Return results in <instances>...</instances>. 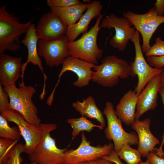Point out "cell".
I'll list each match as a JSON object with an SVG mask.
<instances>
[{
    "label": "cell",
    "instance_id": "obj_14",
    "mask_svg": "<svg viewBox=\"0 0 164 164\" xmlns=\"http://www.w3.org/2000/svg\"><path fill=\"white\" fill-rule=\"evenodd\" d=\"M67 27L58 16L51 11L43 15L35 30L39 39L51 40L66 35Z\"/></svg>",
    "mask_w": 164,
    "mask_h": 164
},
{
    "label": "cell",
    "instance_id": "obj_17",
    "mask_svg": "<svg viewBox=\"0 0 164 164\" xmlns=\"http://www.w3.org/2000/svg\"><path fill=\"white\" fill-rule=\"evenodd\" d=\"M159 75L151 80L138 96L135 119H139L145 113L155 109L157 106L158 94L161 87Z\"/></svg>",
    "mask_w": 164,
    "mask_h": 164
},
{
    "label": "cell",
    "instance_id": "obj_26",
    "mask_svg": "<svg viewBox=\"0 0 164 164\" xmlns=\"http://www.w3.org/2000/svg\"><path fill=\"white\" fill-rule=\"evenodd\" d=\"M18 141L0 138V164H5L13 148Z\"/></svg>",
    "mask_w": 164,
    "mask_h": 164
},
{
    "label": "cell",
    "instance_id": "obj_31",
    "mask_svg": "<svg viewBox=\"0 0 164 164\" xmlns=\"http://www.w3.org/2000/svg\"><path fill=\"white\" fill-rule=\"evenodd\" d=\"M146 61L149 65L159 69L164 68V56H150L146 57Z\"/></svg>",
    "mask_w": 164,
    "mask_h": 164
},
{
    "label": "cell",
    "instance_id": "obj_4",
    "mask_svg": "<svg viewBox=\"0 0 164 164\" xmlns=\"http://www.w3.org/2000/svg\"><path fill=\"white\" fill-rule=\"evenodd\" d=\"M103 15L97 18L94 26L78 39L69 42L68 44L70 56L97 65L98 60L103 55L104 51L97 46V37L101 28L100 23Z\"/></svg>",
    "mask_w": 164,
    "mask_h": 164
},
{
    "label": "cell",
    "instance_id": "obj_28",
    "mask_svg": "<svg viewBox=\"0 0 164 164\" xmlns=\"http://www.w3.org/2000/svg\"><path fill=\"white\" fill-rule=\"evenodd\" d=\"M146 57L164 56V40L160 37H157L155 43L145 53Z\"/></svg>",
    "mask_w": 164,
    "mask_h": 164
},
{
    "label": "cell",
    "instance_id": "obj_18",
    "mask_svg": "<svg viewBox=\"0 0 164 164\" xmlns=\"http://www.w3.org/2000/svg\"><path fill=\"white\" fill-rule=\"evenodd\" d=\"M103 6L99 1H94L89 3L84 14L76 23L67 27L66 36L69 42L75 40L81 34L88 31V26L91 20L101 15Z\"/></svg>",
    "mask_w": 164,
    "mask_h": 164
},
{
    "label": "cell",
    "instance_id": "obj_41",
    "mask_svg": "<svg viewBox=\"0 0 164 164\" xmlns=\"http://www.w3.org/2000/svg\"><path fill=\"white\" fill-rule=\"evenodd\" d=\"M84 2H89V3H90V0H88V1H87V0H84Z\"/></svg>",
    "mask_w": 164,
    "mask_h": 164
},
{
    "label": "cell",
    "instance_id": "obj_10",
    "mask_svg": "<svg viewBox=\"0 0 164 164\" xmlns=\"http://www.w3.org/2000/svg\"><path fill=\"white\" fill-rule=\"evenodd\" d=\"M100 26L101 28L114 29L115 34L110 39L109 43L112 47L120 51L125 50L136 32L126 18L118 17L113 13L103 18Z\"/></svg>",
    "mask_w": 164,
    "mask_h": 164
},
{
    "label": "cell",
    "instance_id": "obj_12",
    "mask_svg": "<svg viewBox=\"0 0 164 164\" xmlns=\"http://www.w3.org/2000/svg\"><path fill=\"white\" fill-rule=\"evenodd\" d=\"M69 42L66 35L53 40L39 39L37 49L39 55L43 58L47 65L50 67H57L70 56Z\"/></svg>",
    "mask_w": 164,
    "mask_h": 164
},
{
    "label": "cell",
    "instance_id": "obj_22",
    "mask_svg": "<svg viewBox=\"0 0 164 164\" xmlns=\"http://www.w3.org/2000/svg\"><path fill=\"white\" fill-rule=\"evenodd\" d=\"M89 3H83L78 5L67 8H50L67 27L77 22L86 11Z\"/></svg>",
    "mask_w": 164,
    "mask_h": 164
},
{
    "label": "cell",
    "instance_id": "obj_5",
    "mask_svg": "<svg viewBox=\"0 0 164 164\" xmlns=\"http://www.w3.org/2000/svg\"><path fill=\"white\" fill-rule=\"evenodd\" d=\"M39 127L42 131V139L32 153L28 155L29 160L38 164H64V154L67 148H58L55 140L50 135L51 132L56 128L57 125L41 123Z\"/></svg>",
    "mask_w": 164,
    "mask_h": 164
},
{
    "label": "cell",
    "instance_id": "obj_24",
    "mask_svg": "<svg viewBox=\"0 0 164 164\" xmlns=\"http://www.w3.org/2000/svg\"><path fill=\"white\" fill-rule=\"evenodd\" d=\"M117 153L120 159L127 164H139L142 162L139 152L132 148L129 144L123 145Z\"/></svg>",
    "mask_w": 164,
    "mask_h": 164
},
{
    "label": "cell",
    "instance_id": "obj_15",
    "mask_svg": "<svg viewBox=\"0 0 164 164\" xmlns=\"http://www.w3.org/2000/svg\"><path fill=\"white\" fill-rule=\"evenodd\" d=\"M24 38L21 41V43L26 46L28 50V54L26 61L22 64L21 77L22 79V84H25L24 76L26 67L29 63L38 66L42 71L44 79L42 94H46V80L47 77L43 72V68L42 61L39 57L38 52V43L39 39L35 30V26L32 23L29 27Z\"/></svg>",
    "mask_w": 164,
    "mask_h": 164
},
{
    "label": "cell",
    "instance_id": "obj_20",
    "mask_svg": "<svg viewBox=\"0 0 164 164\" xmlns=\"http://www.w3.org/2000/svg\"><path fill=\"white\" fill-rule=\"evenodd\" d=\"M138 96L135 91L130 90L125 93L116 106L115 114L122 122L127 126L134 121Z\"/></svg>",
    "mask_w": 164,
    "mask_h": 164
},
{
    "label": "cell",
    "instance_id": "obj_25",
    "mask_svg": "<svg viewBox=\"0 0 164 164\" xmlns=\"http://www.w3.org/2000/svg\"><path fill=\"white\" fill-rule=\"evenodd\" d=\"M21 135L18 128L16 126L10 127L8 123V121L0 114V138L14 141H18Z\"/></svg>",
    "mask_w": 164,
    "mask_h": 164
},
{
    "label": "cell",
    "instance_id": "obj_40",
    "mask_svg": "<svg viewBox=\"0 0 164 164\" xmlns=\"http://www.w3.org/2000/svg\"><path fill=\"white\" fill-rule=\"evenodd\" d=\"M30 164H38L34 162H31L30 163Z\"/></svg>",
    "mask_w": 164,
    "mask_h": 164
},
{
    "label": "cell",
    "instance_id": "obj_30",
    "mask_svg": "<svg viewBox=\"0 0 164 164\" xmlns=\"http://www.w3.org/2000/svg\"><path fill=\"white\" fill-rule=\"evenodd\" d=\"M9 96L5 92L1 84H0V113L10 109Z\"/></svg>",
    "mask_w": 164,
    "mask_h": 164
},
{
    "label": "cell",
    "instance_id": "obj_13",
    "mask_svg": "<svg viewBox=\"0 0 164 164\" xmlns=\"http://www.w3.org/2000/svg\"><path fill=\"white\" fill-rule=\"evenodd\" d=\"M95 65L77 58L68 56L62 64V68L58 75V80L52 94H54L61 76L67 71L73 72L77 76V80L73 83L74 86L82 87L88 85L92 80V70Z\"/></svg>",
    "mask_w": 164,
    "mask_h": 164
},
{
    "label": "cell",
    "instance_id": "obj_7",
    "mask_svg": "<svg viewBox=\"0 0 164 164\" xmlns=\"http://www.w3.org/2000/svg\"><path fill=\"white\" fill-rule=\"evenodd\" d=\"M122 14L131 25L141 33L142 39V49L145 53L151 46L150 41L153 34L159 26L164 23V15H158L154 7L144 14H138L128 11Z\"/></svg>",
    "mask_w": 164,
    "mask_h": 164
},
{
    "label": "cell",
    "instance_id": "obj_8",
    "mask_svg": "<svg viewBox=\"0 0 164 164\" xmlns=\"http://www.w3.org/2000/svg\"><path fill=\"white\" fill-rule=\"evenodd\" d=\"M131 40L134 46L135 55L134 61L130 64L133 77L137 76L138 78L134 90L138 96L147 84L161 73L163 68L152 67L145 60L140 45L139 33L137 30Z\"/></svg>",
    "mask_w": 164,
    "mask_h": 164
},
{
    "label": "cell",
    "instance_id": "obj_38",
    "mask_svg": "<svg viewBox=\"0 0 164 164\" xmlns=\"http://www.w3.org/2000/svg\"><path fill=\"white\" fill-rule=\"evenodd\" d=\"M139 164H152L147 159L145 161V162H142L141 163Z\"/></svg>",
    "mask_w": 164,
    "mask_h": 164
},
{
    "label": "cell",
    "instance_id": "obj_1",
    "mask_svg": "<svg viewBox=\"0 0 164 164\" xmlns=\"http://www.w3.org/2000/svg\"><path fill=\"white\" fill-rule=\"evenodd\" d=\"M93 70L92 81L105 87L114 86L118 83L119 78L133 77L130 64L114 55L106 57L100 65H95Z\"/></svg>",
    "mask_w": 164,
    "mask_h": 164
},
{
    "label": "cell",
    "instance_id": "obj_37",
    "mask_svg": "<svg viewBox=\"0 0 164 164\" xmlns=\"http://www.w3.org/2000/svg\"><path fill=\"white\" fill-rule=\"evenodd\" d=\"M161 87L164 90V68L159 75Z\"/></svg>",
    "mask_w": 164,
    "mask_h": 164
},
{
    "label": "cell",
    "instance_id": "obj_2",
    "mask_svg": "<svg viewBox=\"0 0 164 164\" xmlns=\"http://www.w3.org/2000/svg\"><path fill=\"white\" fill-rule=\"evenodd\" d=\"M7 4L0 8V54L6 50L16 51L21 48V36L26 33L32 19L25 23L20 22L13 14L6 10Z\"/></svg>",
    "mask_w": 164,
    "mask_h": 164
},
{
    "label": "cell",
    "instance_id": "obj_19",
    "mask_svg": "<svg viewBox=\"0 0 164 164\" xmlns=\"http://www.w3.org/2000/svg\"><path fill=\"white\" fill-rule=\"evenodd\" d=\"M22 59L4 53L0 55V84L3 87L15 86L21 77Z\"/></svg>",
    "mask_w": 164,
    "mask_h": 164
},
{
    "label": "cell",
    "instance_id": "obj_34",
    "mask_svg": "<svg viewBox=\"0 0 164 164\" xmlns=\"http://www.w3.org/2000/svg\"><path fill=\"white\" fill-rule=\"evenodd\" d=\"M147 157L152 164H164V159L158 156L153 152L149 153Z\"/></svg>",
    "mask_w": 164,
    "mask_h": 164
},
{
    "label": "cell",
    "instance_id": "obj_39",
    "mask_svg": "<svg viewBox=\"0 0 164 164\" xmlns=\"http://www.w3.org/2000/svg\"><path fill=\"white\" fill-rule=\"evenodd\" d=\"M77 164H88L87 162H84L79 163Z\"/></svg>",
    "mask_w": 164,
    "mask_h": 164
},
{
    "label": "cell",
    "instance_id": "obj_36",
    "mask_svg": "<svg viewBox=\"0 0 164 164\" xmlns=\"http://www.w3.org/2000/svg\"><path fill=\"white\" fill-rule=\"evenodd\" d=\"M88 164H116L107 160L99 158L95 160L87 162Z\"/></svg>",
    "mask_w": 164,
    "mask_h": 164
},
{
    "label": "cell",
    "instance_id": "obj_33",
    "mask_svg": "<svg viewBox=\"0 0 164 164\" xmlns=\"http://www.w3.org/2000/svg\"><path fill=\"white\" fill-rule=\"evenodd\" d=\"M159 93L160 94L162 101V102L164 107V90L160 87L159 91ZM164 144V132L162 137V141L161 144L159 149H157L156 153L157 154L160 156L164 155V152H163L162 148Z\"/></svg>",
    "mask_w": 164,
    "mask_h": 164
},
{
    "label": "cell",
    "instance_id": "obj_23",
    "mask_svg": "<svg viewBox=\"0 0 164 164\" xmlns=\"http://www.w3.org/2000/svg\"><path fill=\"white\" fill-rule=\"evenodd\" d=\"M67 122L70 125L73 129L71 133L73 138H75L81 132H91L95 127L101 130L104 128L100 125L94 124L91 121L87 119L86 117L82 115L78 118L68 119Z\"/></svg>",
    "mask_w": 164,
    "mask_h": 164
},
{
    "label": "cell",
    "instance_id": "obj_3",
    "mask_svg": "<svg viewBox=\"0 0 164 164\" xmlns=\"http://www.w3.org/2000/svg\"><path fill=\"white\" fill-rule=\"evenodd\" d=\"M19 84V88L16 86L3 87L4 91L9 96L10 108L21 114L30 124L39 127L41 119L38 115L37 108L32 100L36 89L31 85L20 83Z\"/></svg>",
    "mask_w": 164,
    "mask_h": 164
},
{
    "label": "cell",
    "instance_id": "obj_9",
    "mask_svg": "<svg viewBox=\"0 0 164 164\" xmlns=\"http://www.w3.org/2000/svg\"><path fill=\"white\" fill-rule=\"evenodd\" d=\"M81 142L78 147L75 149H67L65 152L64 164H77L93 161L109 155L114 149V145L111 143L103 146L91 145L83 132L81 134Z\"/></svg>",
    "mask_w": 164,
    "mask_h": 164
},
{
    "label": "cell",
    "instance_id": "obj_27",
    "mask_svg": "<svg viewBox=\"0 0 164 164\" xmlns=\"http://www.w3.org/2000/svg\"><path fill=\"white\" fill-rule=\"evenodd\" d=\"M23 153H25L24 145L17 143L13 148L5 164H21L23 160L21 155Z\"/></svg>",
    "mask_w": 164,
    "mask_h": 164
},
{
    "label": "cell",
    "instance_id": "obj_29",
    "mask_svg": "<svg viewBox=\"0 0 164 164\" xmlns=\"http://www.w3.org/2000/svg\"><path fill=\"white\" fill-rule=\"evenodd\" d=\"M78 0H47V4L50 7L67 8L81 4Z\"/></svg>",
    "mask_w": 164,
    "mask_h": 164
},
{
    "label": "cell",
    "instance_id": "obj_11",
    "mask_svg": "<svg viewBox=\"0 0 164 164\" xmlns=\"http://www.w3.org/2000/svg\"><path fill=\"white\" fill-rule=\"evenodd\" d=\"M0 114L8 121L14 122L17 125L25 142V153L28 155L32 153L42 140L41 128L30 124L21 114L10 108L1 113Z\"/></svg>",
    "mask_w": 164,
    "mask_h": 164
},
{
    "label": "cell",
    "instance_id": "obj_16",
    "mask_svg": "<svg viewBox=\"0 0 164 164\" xmlns=\"http://www.w3.org/2000/svg\"><path fill=\"white\" fill-rule=\"evenodd\" d=\"M151 120L147 118L142 120L135 119L131 125L137 133L138 140V150L141 156L147 157L150 152H153L155 147L159 144V140L152 134L150 129Z\"/></svg>",
    "mask_w": 164,
    "mask_h": 164
},
{
    "label": "cell",
    "instance_id": "obj_21",
    "mask_svg": "<svg viewBox=\"0 0 164 164\" xmlns=\"http://www.w3.org/2000/svg\"><path fill=\"white\" fill-rule=\"evenodd\" d=\"M73 107L81 115L91 119H95L100 125L104 127L105 126L104 118L101 110L97 107L94 99L89 96L82 102L79 101L72 104Z\"/></svg>",
    "mask_w": 164,
    "mask_h": 164
},
{
    "label": "cell",
    "instance_id": "obj_32",
    "mask_svg": "<svg viewBox=\"0 0 164 164\" xmlns=\"http://www.w3.org/2000/svg\"><path fill=\"white\" fill-rule=\"evenodd\" d=\"M101 158L109 160L116 164H124L120 160L117 153L113 149L110 153L103 156Z\"/></svg>",
    "mask_w": 164,
    "mask_h": 164
},
{
    "label": "cell",
    "instance_id": "obj_6",
    "mask_svg": "<svg viewBox=\"0 0 164 164\" xmlns=\"http://www.w3.org/2000/svg\"><path fill=\"white\" fill-rule=\"evenodd\" d=\"M103 113L105 115L107 121V126L104 130L105 136L109 140L113 141V149L117 153L125 145H138L137 134L133 132L128 133L124 129L122 122L116 114L111 102H106Z\"/></svg>",
    "mask_w": 164,
    "mask_h": 164
},
{
    "label": "cell",
    "instance_id": "obj_35",
    "mask_svg": "<svg viewBox=\"0 0 164 164\" xmlns=\"http://www.w3.org/2000/svg\"><path fill=\"white\" fill-rule=\"evenodd\" d=\"M157 14L159 16H163L164 14V0H157L154 4Z\"/></svg>",
    "mask_w": 164,
    "mask_h": 164
}]
</instances>
